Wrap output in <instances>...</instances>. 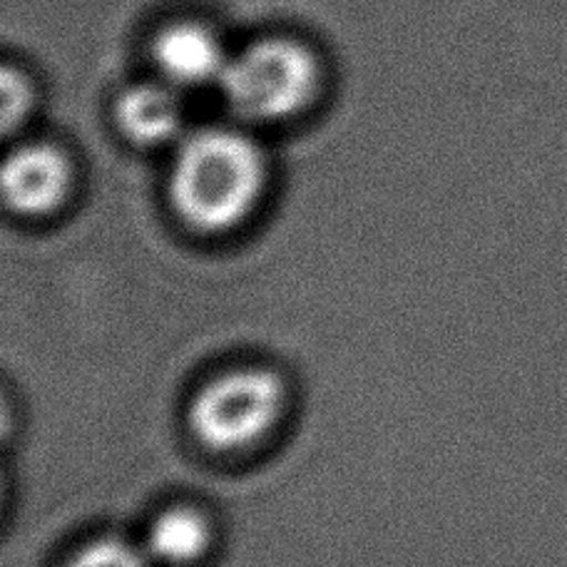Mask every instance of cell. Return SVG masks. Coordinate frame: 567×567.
Here are the masks:
<instances>
[{"label": "cell", "instance_id": "obj_1", "mask_svg": "<svg viewBox=\"0 0 567 567\" xmlns=\"http://www.w3.org/2000/svg\"><path fill=\"white\" fill-rule=\"evenodd\" d=\"M265 187V157L235 130L212 127L185 137L172 165V205L192 227L219 231L239 225Z\"/></svg>", "mask_w": 567, "mask_h": 567}, {"label": "cell", "instance_id": "obj_2", "mask_svg": "<svg viewBox=\"0 0 567 567\" xmlns=\"http://www.w3.org/2000/svg\"><path fill=\"white\" fill-rule=\"evenodd\" d=\"M219 90L231 113L255 123L297 115L317 93L319 70L307 48L287 38H265L229 55Z\"/></svg>", "mask_w": 567, "mask_h": 567}, {"label": "cell", "instance_id": "obj_3", "mask_svg": "<svg viewBox=\"0 0 567 567\" xmlns=\"http://www.w3.org/2000/svg\"><path fill=\"white\" fill-rule=\"evenodd\" d=\"M284 403L281 381L265 369L221 373L197 393L189 423L215 451H239L257 443L277 423Z\"/></svg>", "mask_w": 567, "mask_h": 567}, {"label": "cell", "instance_id": "obj_4", "mask_svg": "<svg viewBox=\"0 0 567 567\" xmlns=\"http://www.w3.org/2000/svg\"><path fill=\"white\" fill-rule=\"evenodd\" d=\"M152 58L162 80L172 87L219 83L229 60L219 38L202 23L167 25L155 38Z\"/></svg>", "mask_w": 567, "mask_h": 567}, {"label": "cell", "instance_id": "obj_5", "mask_svg": "<svg viewBox=\"0 0 567 567\" xmlns=\"http://www.w3.org/2000/svg\"><path fill=\"white\" fill-rule=\"evenodd\" d=\"M70 185L68 159L50 145H25L8 155L3 195L20 215H45L60 205Z\"/></svg>", "mask_w": 567, "mask_h": 567}, {"label": "cell", "instance_id": "obj_6", "mask_svg": "<svg viewBox=\"0 0 567 567\" xmlns=\"http://www.w3.org/2000/svg\"><path fill=\"white\" fill-rule=\"evenodd\" d=\"M117 123L140 145H159L179 133L182 103L169 83L137 85L120 97Z\"/></svg>", "mask_w": 567, "mask_h": 567}, {"label": "cell", "instance_id": "obj_7", "mask_svg": "<svg viewBox=\"0 0 567 567\" xmlns=\"http://www.w3.org/2000/svg\"><path fill=\"white\" fill-rule=\"evenodd\" d=\"M209 545V525L197 511L169 508L152 520L145 550L152 563L187 565L202 558Z\"/></svg>", "mask_w": 567, "mask_h": 567}, {"label": "cell", "instance_id": "obj_8", "mask_svg": "<svg viewBox=\"0 0 567 567\" xmlns=\"http://www.w3.org/2000/svg\"><path fill=\"white\" fill-rule=\"evenodd\" d=\"M152 560L142 548L120 538H100L80 550L68 567H150Z\"/></svg>", "mask_w": 567, "mask_h": 567}, {"label": "cell", "instance_id": "obj_9", "mask_svg": "<svg viewBox=\"0 0 567 567\" xmlns=\"http://www.w3.org/2000/svg\"><path fill=\"white\" fill-rule=\"evenodd\" d=\"M30 103V90L25 85V78L13 73V70H6L3 75V123L10 127L23 117L25 107Z\"/></svg>", "mask_w": 567, "mask_h": 567}]
</instances>
